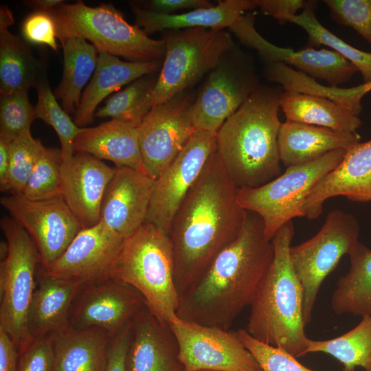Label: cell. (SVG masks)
Wrapping results in <instances>:
<instances>
[{
	"label": "cell",
	"mask_w": 371,
	"mask_h": 371,
	"mask_svg": "<svg viewBox=\"0 0 371 371\" xmlns=\"http://www.w3.org/2000/svg\"><path fill=\"white\" fill-rule=\"evenodd\" d=\"M1 227L7 253L0 263V327L19 352L34 339L29 332L27 315L41 259L29 234L12 217L2 218Z\"/></svg>",
	"instance_id": "cell-8"
},
{
	"label": "cell",
	"mask_w": 371,
	"mask_h": 371,
	"mask_svg": "<svg viewBox=\"0 0 371 371\" xmlns=\"http://www.w3.org/2000/svg\"><path fill=\"white\" fill-rule=\"evenodd\" d=\"M257 7L256 0L219 1L210 8L190 10L182 14H159L133 6L135 25L146 34L156 32L196 27L212 30L229 28L248 10Z\"/></svg>",
	"instance_id": "cell-27"
},
{
	"label": "cell",
	"mask_w": 371,
	"mask_h": 371,
	"mask_svg": "<svg viewBox=\"0 0 371 371\" xmlns=\"http://www.w3.org/2000/svg\"><path fill=\"white\" fill-rule=\"evenodd\" d=\"M14 23L12 11L6 5H1L0 8V29H8Z\"/></svg>",
	"instance_id": "cell-50"
},
{
	"label": "cell",
	"mask_w": 371,
	"mask_h": 371,
	"mask_svg": "<svg viewBox=\"0 0 371 371\" xmlns=\"http://www.w3.org/2000/svg\"><path fill=\"white\" fill-rule=\"evenodd\" d=\"M46 74L28 45L8 29H0V93L28 91L36 88Z\"/></svg>",
	"instance_id": "cell-30"
},
{
	"label": "cell",
	"mask_w": 371,
	"mask_h": 371,
	"mask_svg": "<svg viewBox=\"0 0 371 371\" xmlns=\"http://www.w3.org/2000/svg\"><path fill=\"white\" fill-rule=\"evenodd\" d=\"M51 336L55 355L52 371H104L111 337L107 331L69 326Z\"/></svg>",
	"instance_id": "cell-28"
},
{
	"label": "cell",
	"mask_w": 371,
	"mask_h": 371,
	"mask_svg": "<svg viewBox=\"0 0 371 371\" xmlns=\"http://www.w3.org/2000/svg\"><path fill=\"white\" fill-rule=\"evenodd\" d=\"M292 221L272 239L273 258L250 305L246 330L256 339L278 347L297 358L306 355L304 293L293 270L289 249Z\"/></svg>",
	"instance_id": "cell-4"
},
{
	"label": "cell",
	"mask_w": 371,
	"mask_h": 371,
	"mask_svg": "<svg viewBox=\"0 0 371 371\" xmlns=\"http://www.w3.org/2000/svg\"><path fill=\"white\" fill-rule=\"evenodd\" d=\"M43 144L31 132L10 142L8 192L21 194L28 181Z\"/></svg>",
	"instance_id": "cell-39"
},
{
	"label": "cell",
	"mask_w": 371,
	"mask_h": 371,
	"mask_svg": "<svg viewBox=\"0 0 371 371\" xmlns=\"http://www.w3.org/2000/svg\"><path fill=\"white\" fill-rule=\"evenodd\" d=\"M158 74L155 72L144 76L113 94L97 109L95 117H111L138 127L152 109V94Z\"/></svg>",
	"instance_id": "cell-35"
},
{
	"label": "cell",
	"mask_w": 371,
	"mask_h": 371,
	"mask_svg": "<svg viewBox=\"0 0 371 371\" xmlns=\"http://www.w3.org/2000/svg\"><path fill=\"white\" fill-rule=\"evenodd\" d=\"M114 172L115 168L82 153L62 164L61 196L82 228L100 222L104 196Z\"/></svg>",
	"instance_id": "cell-20"
},
{
	"label": "cell",
	"mask_w": 371,
	"mask_h": 371,
	"mask_svg": "<svg viewBox=\"0 0 371 371\" xmlns=\"http://www.w3.org/2000/svg\"><path fill=\"white\" fill-rule=\"evenodd\" d=\"M323 352L338 360L344 371H355L356 367L371 371V315L348 332L333 339L314 340L308 338L306 355Z\"/></svg>",
	"instance_id": "cell-33"
},
{
	"label": "cell",
	"mask_w": 371,
	"mask_h": 371,
	"mask_svg": "<svg viewBox=\"0 0 371 371\" xmlns=\"http://www.w3.org/2000/svg\"><path fill=\"white\" fill-rule=\"evenodd\" d=\"M155 179L144 172L115 167L104 194L100 221L125 238L146 221Z\"/></svg>",
	"instance_id": "cell-19"
},
{
	"label": "cell",
	"mask_w": 371,
	"mask_h": 371,
	"mask_svg": "<svg viewBox=\"0 0 371 371\" xmlns=\"http://www.w3.org/2000/svg\"><path fill=\"white\" fill-rule=\"evenodd\" d=\"M256 3L262 13L280 21L286 15L297 14V11L303 9L306 1L303 0H256Z\"/></svg>",
	"instance_id": "cell-46"
},
{
	"label": "cell",
	"mask_w": 371,
	"mask_h": 371,
	"mask_svg": "<svg viewBox=\"0 0 371 371\" xmlns=\"http://www.w3.org/2000/svg\"><path fill=\"white\" fill-rule=\"evenodd\" d=\"M111 278L136 290L150 311L164 324L177 316L179 294L175 283L169 235L146 222L124 238Z\"/></svg>",
	"instance_id": "cell-5"
},
{
	"label": "cell",
	"mask_w": 371,
	"mask_h": 371,
	"mask_svg": "<svg viewBox=\"0 0 371 371\" xmlns=\"http://www.w3.org/2000/svg\"><path fill=\"white\" fill-rule=\"evenodd\" d=\"M28 91L0 96V137L12 139L29 132L36 119L35 106L30 103Z\"/></svg>",
	"instance_id": "cell-38"
},
{
	"label": "cell",
	"mask_w": 371,
	"mask_h": 371,
	"mask_svg": "<svg viewBox=\"0 0 371 371\" xmlns=\"http://www.w3.org/2000/svg\"><path fill=\"white\" fill-rule=\"evenodd\" d=\"M126 366L128 371H184L169 326L161 323L146 304L133 321Z\"/></svg>",
	"instance_id": "cell-22"
},
{
	"label": "cell",
	"mask_w": 371,
	"mask_h": 371,
	"mask_svg": "<svg viewBox=\"0 0 371 371\" xmlns=\"http://www.w3.org/2000/svg\"><path fill=\"white\" fill-rule=\"evenodd\" d=\"M359 224L351 214L340 210L329 212L319 231L311 238L291 246L290 260L304 293V322L308 325L320 286L341 258L357 244Z\"/></svg>",
	"instance_id": "cell-10"
},
{
	"label": "cell",
	"mask_w": 371,
	"mask_h": 371,
	"mask_svg": "<svg viewBox=\"0 0 371 371\" xmlns=\"http://www.w3.org/2000/svg\"><path fill=\"white\" fill-rule=\"evenodd\" d=\"M162 64L163 60L126 62L107 53L98 52L95 70L74 115L75 124L85 128L93 123L97 108L105 98L124 85L157 72Z\"/></svg>",
	"instance_id": "cell-24"
},
{
	"label": "cell",
	"mask_w": 371,
	"mask_h": 371,
	"mask_svg": "<svg viewBox=\"0 0 371 371\" xmlns=\"http://www.w3.org/2000/svg\"><path fill=\"white\" fill-rule=\"evenodd\" d=\"M238 189L214 151L171 223L169 236L179 296L241 230L247 211L238 203Z\"/></svg>",
	"instance_id": "cell-1"
},
{
	"label": "cell",
	"mask_w": 371,
	"mask_h": 371,
	"mask_svg": "<svg viewBox=\"0 0 371 371\" xmlns=\"http://www.w3.org/2000/svg\"><path fill=\"white\" fill-rule=\"evenodd\" d=\"M260 85L252 63L234 46L207 74L195 97L192 111L195 130L216 134Z\"/></svg>",
	"instance_id": "cell-11"
},
{
	"label": "cell",
	"mask_w": 371,
	"mask_h": 371,
	"mask_svg": "<svg viewBox=\"0 0 371 371\" xmlns=\"http://www.w3.org/2000/svg\"><path fill=\"white\" fill-rule=\"evenodd\" d=\"M216 134L195 130L176 158L155 180L146 221L169 235L177 210L216 150Z\"/></svg>",
	"instance_id": "cell-15"
},
{
	"label": "cell",
	"mask_w": 371,
	"mask_h": 371,
	"mask_svg": "<svg viewBox=\"0 0 371 371\" xmlns=\"http://www.w3.org/2000/svg\"><path fill=\"white\" fill-rule=\"evenodd\" d=\"M278 142L280 161L287 168L311 162L333 150H347L360 142V136L286 120L281 124Z\"/></svg>",
	"instance_id": "cell-25"
},
{
	"label": "cell",
	"mask_w": 371,
	"mask_h": 371,
	"mask_svg": "<svg viewBox=\"0 0 371 371\" xmlns=\"http://www.w3.org/2000/svg\"><path fill=\"white\" fill-rule=\"evenodd\" d=\"M133 322L110 338L104 371H128L126 357L131 340Z\"/></svg>",
	"instance_id": "cell-44"
},
{
	"label": "cell",
	"mask_w": 371,
	"mask_h": 371,
	"mask_svg": "<svg viewBox=\"0 0 371 371\" xmlns=\"http://www.w3.org/2000/svg\"><path fill=\"white\" fill-rule=\"evenodd\" d=\"M214 6L207 0H151L145 2V10L159 14H172L181 10H196Z\"/></svg>",
	"instance_id": "cell-45"
},
{
	"label": "cell",
	"mask_w": 371,
	"mask_h": 371,
	"mask_svg": "<svg viewBox=\"0 0 371 371\" xmlns=\"http://www.w3.org/2000/svg\"><path fill=\"white\" fill-rule=\"evenodd\" d=\"M63 50V71L54 94L68 114L79 106L81 92L98 63V52L82 38L71 36L60 41Z\"/></svg>",
	"instance_id": "cell-31"
},
{
	"label": "cell",
	"mask_w": 371,
	"mask_h": 371,
	"mask_svg": "<svg viewBox=\"0 0 371 371\" xmlns=\"http://www.w3.org/2000/svg\"><path fill=\"white\" fill-rule=\"evenodd\" d=\"M60 149L42 145L28 181L21 193L32 200L62 197Z\"/></svg>",
	"instance_id": "cell-37"
},
{
	"label": "cell",
	"mask_w": 371,
	"mask_h": 371,
	"mask_svg": "<svg viewBox=\"0 0 371 371\" xmlns=\"http://www.w3.org/2000/svg\"><path fill=\"white\" fill-rule=\"evenodd\" d=\"M338 196L352 201H371V139L348 148L338 166L317 183L306 200L305 217L317 218L324 202Z\"/></svg>",
	"instance_id": "cell-21"
},
{
	"label": "cell",
	"mask_w": 371,
	"mask_h": 371,
	"mask_svg": "<svg viewBox=\"0 0 371 371\" xmlns=\"http://www.w3.org/2000/svg\"><path fill=\"white\" fill-rule=\"evenodd\" d=\"M189 90L153 106L138 126L143 170L155 180L185 147L195 128Z\"/></svg>",
	"instance_id": "cell-13"
},
{
	"label": "cell",
	"mask_w": 371,
	"mask_h": 371,
	"mask_svg": "<svg viewBox=\"0 0 371 371\" xmlns=\"http://www.w3.org/2000/svg\"><path fill=\"white\" fill-rule=\"evenodd\" d=\"M255 14L240 16L229 28L242 44L256 49L267 63H282L313 78L326 81L329 86L338 87L348 82L357 68L332 49L306 47L299 51L277 46L266 40L256 30Z\"/></svg>",
	"instance_id": "cell-16"
},
{
	"label": "cell",
	"mask_w": 371,
	"mask_h": 371,
	"mask_svg": "<svg viewBox=\"0 0 371 371\" xmlns=\"http://www.w3.org/2000/svg\"><path fill=\"white\" fill-rule=\"evenodd\" d=\"M74 150L144 172L137 127L111 119L94 127H85L76 137Z\"/></svg>",
	"instance_id": "cell-26"
},
{
	"label": "cell",
	"mask_w": 371,
	"mask_h": 371,
	"mask_svg": "<svg viewBox=\"0 0 371 371\" xmlns=\"http://www.w3.org/2000/svg\"><path fill=\"white\" fill-rule=\"evenodd\" d=\"M49 12L54 19L60 41L78 36L89 41L98 52L131 61L164 60V39L152 38L138 26L128 23L111 3L91 7L81 0L64 2Z\"/></svg>",
	"instance_id": "cell-6"
},
{
	"label": "cell",
	"mask_w": 371,
	"mask_h": 371,
	"mask_svg": "<svg viewBox=\"0 0 371 371\" xmlns=\"http://www.w3.org/2000/svg\"><path fill=\"white\" fill-rule=\"evenodd\" d=\"M282 93L260 85L216 133L215 151L238 189L259 187L281 174L278 139Z\"/></svg>",
	"instance_id": "cell-3"
},
{
	"label": "cell",
	"mask_w": 371,
	"mask_h": 371,
	"mask_svg": "<svg viewBox=\"0 0 371 371\" xmlns=\"http://www.w3.org/2000/svg\"><path fill=\"white\" fill-rule=\"evenodd\" d=\"M184 371H262L236 332L183 320L168 324Z\"/></svg>",
	"instance_id": "cell-12"
},
{
	"label": "cell",
	"mask_w": 371,
	"mask_h": 371,
	"mask_svg": "<svg viewBox=\"0 0 371 371\" xmlns=\"http://www.w3.org/2000/svg\"><path fill=\"white\" fill-rule=\"evenodd\" d=\"M21 34L29 43L45 45L56 52L58 50L56 23L49 12L34 11L29 14L22 23Z\"/></svg>",
	"instance_id": "cell-43"
},
{
	"label": "cell",
	"mask_w": 371,
	"mask_h": 371,
	"mask_svg": "<svg viewBox=\"0 0 371 371\" xmlns=\"http://www.w3.org/2000/svg\"><path fill=\"white\" fill-rule=\"evenodd\" d=\"M280 107L289 121L348 133H357L361 125L359 115L328 98L315 95L284 90L280 97Z\"/></svg>",
	"instance_id": "cell-29"
},
{
	"label": "cell",
	"mask_w": 371,
	"mask_h": 371,
	"mask_svg": "<svg viewBox=\"0 0 371 371\" xmlns=\"http://www.w3.org/2000/svg\"><path fill=\"white\" fill-rule=\"evenodd\" d=\"M316 5V1H308L300 14L286 15L280 21H289L303 28L308 34V47H329L357 68L363 83L370 82L371 52L355 48L324 27L315 16Z\"/></svg>",
	"instance_id": "cell-34"
},
{
	"label": "cell",
	"mask_w": 371,
	"mask_h": 371,
	"mask_svg": "<svg viewBox=\"0 0 371 371\" xmlns=\"http://www.w3.org/2000/svg\"><path fill=\"white\" fill-rule=\"evenodd\" d=\"M19 351L8 333L0 327V371H17Z\"/></svg>",
	"instance_id": "cell-47"
},
{
	"label": "cell",
	"mask_w": 371,
	"mask_h": 371,
	"mask_svg": "<svg viewBox=\"0 0 371 371\" xmlns=\"http://www.w3.org/2000/svg\"><path fill=\"white\" fill-rule=\"evenodd\" d=\"M346 150H333L311 162L289 166L278 177L259 187L239 188L238 203L245 210L261 218L265 235L272 240L284 224L293 218L305 216L308 196L317 183L338 166Z\"/></svg>",
	"instance_id": "cell-7"
},
{
	"label": "cell",
	"mask_w": 371,
	"mask_h": 371,
	"mask_svg": "<svg viewBox=\"0 0 371 371\" xmlns=\"http://www.w3.org/2000/svg\"><path fill=\"white\" fill-rule=\"evenodd\" d=\"M0 203L33 240L42 267L56 261L83 229L62 197L32 200L11 194Z\"/></svg>",
	"instance_id": "cell-14"
},
{
	"label": "cell",
	"mask_w": 371,
	"mask_h": 371,
	"mask_svg": "<svg viewBox=\"0 0 371 371\" xmlns=\"http://www.w3.org/2000/svg\"><path fill=\"white\" fill-rule=\"evenodd\" d=\"M36 89L38 93L35 106L36 119H41L54 128L60 140L63 164H67L74 156V142L83 128L77 126L58 104L51 91L47 74L43 76Z\"/></svg>",
	"instance_id": "cell-36"
},
{
	"label": "cell",
	"mask_w": 371,
	"mask_h": 371,
	"mask_svg": "<svg viewBox=\"0 0 371 371\" xmlns=\"http://www.w3.org/2000/svg\"><path fill=\"white\" fill-rule=\"evenodd\" d=\"M10 140L0 137V190L8 192Z\"/></svg>",
	"instance_id": "cell-48"
},
{
	"label": "cell",
	"mask_w": 371,
	"mask_h": 371,
	"mask_svg": "<svg viewBox=\"0 0 371 371\" xmlns=\"http://www.w3.org/2000/svg\"><path fill=\"white\" fill-rule=\"evenodd\" d=\"M350 269L339 278L331 297L337 315H371V249L359 243L349 255Z\"/></svg>",
	"instance_id": "cell-32"
},
{
	"label": "cell",
	"mask_w": 371,
	"mask_h": 371,
	"mask_svg": "<svg viewBox=\"0 0 371 371\" xmlns=\"http://www.w3.org/2000/svg\"><path fill=\"white\" fill-rule=\"evenodd\" d=\"M124 238L102 221L82 229L63 254L53 263L42 267L47 275L85 285L111 278Z\"/></svg>",
	"instance_id": "cell-17"
},
{
	"label": "cell",
	"mask_w": 371,
	"mask_h": 371,
	"mask_svg": "<svg viewBox=\"0 0 371 371\" xmlns=\"http://www.w3.org/2000/svg\"><path fill=\"white\" fill-rule=\"evenodd\" d=\"M144 305L136 290L109 278L85 286L73 306L69 326L100 328L112 336L132 322Z\"/></svg>",
	"instance_id": "cell-18"
},
{
	"label": "cell",
	"mask_w": 371,
	"mask_h": 371,
	"mask_svg": "<svg viewBox=\"0 0 371 371\" xmlns=\"http://www.w3.org/2000/svg\"><path fill=\"white\" fill-rule=\"evenodd\" d=\"M273 258L272 241L265 235L261 218L247 211L236 237L179 296L177 316L229 330L241 312L250 306Z\"/></svg>",
	"instance_id": "cell-2"
},
{
	"label": "cell",
	"mask_w": 371,
	"mask_h": 371,
	"mask_svg": "<svg viewBox=\"0 0 371 371\" xmlns=\"http://www.w3.org/2000/svg\"><path fill=\"white\" fill-rule=\"evenodd\" d=\"M54 359L51 335L34 339L19 352L17 371H52Z\"/></svg>",
	"instance_id": "cell-42"
},
{
	"label": "cell",
	"mask_w": 371,
	"mask_h": 371,
	"mask_svg": "<svg viewBox=\"0 0 371 371\" xmlns=\"http://www.w3.org/2000/svg\"><path fill=\"white\" fill-rule=\"evenodd\" d=\"M36 285L27 315L32 339L52 335L69 326L73 306L86 286L46 274L38 266Z\"/></svg>",
	"instance_id": "cell-23"
},
{
	"label": "cell",
	"mask_w": 371,
	"mask_h": 371,
	"mask_svg": "<svg viewBox=\"0 0 371 371\" xmlns=\"http://www.w3.org/2000/svg\"><path fill=\"white\" fill-rule=\"evenodd\" d=\"M336 23L352 27L371 43V0H324Z\"/></svg>",
	"instance_id": "cell-41"
},
{
	"label": "cell",
	"mask_w": 371,
	"mask_h": 371,
	"mask_svg": "<svg viewBox=\"0 0 371 371\" xmlns=\"http://www.w3.org/2000/svg\"><path fill=\"white\" fill-rule=\"evenodd\" d=\"M205 371H208V370H205Z\"/></svg>",
	"instance_id": "cell-52"
},
{
	"label": "cell",
	"mask_w": 371,
	"mask_h": 371,
	"mask_svg": "<svg viewBox=\"0 0 371 371\" xmlns=\"http://www.w3.org/2000/svg\"><path fill=\"white\" fill-rule=\"evenodd\" d=\"M64 2L63 0H29L25 1L24 3L35 11L49 12Z\"/></svg>",
	"instance_id": "cell-49"
},
{
	"label": "cell",
	"mask_w": 371,
	"mask_h": 371,
	"mask_svg": "<svg viewBox=\"0 0 371 371\" xmlns=\"http://www.w3.org/2000/svg\"><path fill=\"white\" fill-rule=\"evenodd\" d=\"M164 36L166 53L152 94V108L189 90L234 46L224 30H168Z\"/></svg>",
	"instance_id": "cell-9"
},
{
	"label": "cell",
	"mask_w": 371,
	"mask_h": 371,
	"mask_svg": "<svg viewBox=\"0 0 371 371\" xmlns=\"http://www.w3.org/2000/svg\"><path fill=\"white\" fill-rule=\"evenodd\" d=\"M359 86L361 92L364 95L371 91V81L367 83H363L361 85H359Z\"/></svg>",
	"instance_id": "cell-51"
},
{
	"label": "cell",
	"mask_w": 371,
	"mask_h": 371,
	"mask_svg": "<svg viewBox=\"0 0 371 371\" xmlns=\"http://www.w3.org/2000/svg\"><path fill=\"white\" fill-rule=\"evenodd\" d=\"M236 333L262 371H313L283 349L256 339L245 329H239Z\"/></svg>",
	"instance_id": "cell-40"
}]
</instances>
